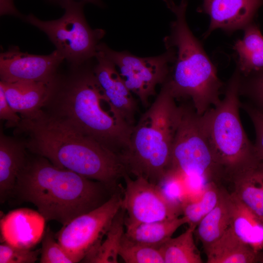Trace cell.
<instances>
[{
	"label": "cell",
	"mask_w": 263,
	"mask_h": 263,
	"mask_svg": "<svg viewBox=\"0 0 263 263\" xmlns=\"http://www.w3.org/2000/svg\"><path fill=\"white\" fill-rule=\"evenodd\" d=\"M182 108L164 83L154 102L134 125L128 148L119 158L128 174L158 185L170 169Z\"/></svg>",
	"instance_id": "5"
},
{
	"label": "cell",
	"mask_w": 263,
	"mask_h": 263,
	"mask_svg": "<svg viewBox=\"0 0 263 263\" xmlns=\"http://www.w3.org/2000/svg\"><path fill=\"white\" fill-rule=\"evenodd\" d=\"M40 249L17 247L3 242L0 245V263H34Z\"/></svg>",
	"instance_id": "30"
},
{
	"label": "cell",
	"mask_w": 263,
	"mask_h": 263,
	"mask_svg": "<svg viewBox=\"0 0 263 263\" xmlns=\"http://www.w3.org/2000/svg\"><path fill=\"white\" fill-rule=\"evenodd\" d=\"M57 78L51 81H0V87L13 109L22 119H28L36 116L44 107Z\"/></svg>",
	"instance_id": "15"
},
{
	"label": "cell",
	"mask_w": 263,
	"mask_h": 263,
	"mask_svg": "<svg viewBox=\"0 0 263 263\" xmlns=\"http://www.w3.org/2000/svg\"><path fill=\"white\" fill-rule=\"evenodd\" d=\"M32 155L19 173L12 194L34 205L46 221L66 225L104 204L116 191L100 182L58 168L45 157Z\"/></svg>",
	"instance_id": "3"
},
{
	"label": "cell",
	"mask_w": 263,
	"mask_h": 263,
	"mask_svg": "<svg viewBox=\"0 0 263 263\" xmlns=\"http://www.w3.org/2000/svg\"><path fill=\"white\" fill-rule=\"evenodd\" d=\"M230 227L243 242L259 253L263 249V216L243 202L234 192H226Z\"/></svg>",
	"instance_id": "17"
},
{
	"label": "cell",
	"mask_w": 263,
	"mask_h": 263,
	"mask_svg": "<svg viewBox=\"0 0 263 263\" xmlns=\"http://www.w3.org/2000/svg\"><path fill=\"white\" fill-rule=\"evenodd\" d=\"M262 5L263 0H203L198 11L208 15L210 19L205 38L217 29L229 33L244 29L253 22Z\"/></svg>",
	"instance_id": "13"
},
{
	"label": "cell",
	"mask_w": 263,
	"mask_h": 263,
	"mask_svg": "<svg viewBox=\"0 0 263 263\" xmlns=\"http://www.w3.org/2000/svg\"><path fill=\"white\" fill-rule=\"evenodd\" d=\"M243 38L233 46L238 56L237 68L243 75L263 68V35L253 22L244 29Z\"/></svg>",
	"instance_id": "20"
},
{
	"label": "cell",
	"mask_w": 263,
	"mask_h": 263,
	"mask_svg": "<svg viewBox=\"0 0 263 263\" xmlns=\"http://www.w3.org/2000/svg\"><path fill=\"white\" fill-rule=\"evenodd\" d=\"M182 115L172 151L171 169L185 177L209 182L223 178L203 128L201 115L190 102L181 104Z\"/></svg>",
	"instance_id": "8"
},
{
	"label": "cell",
	"mask_w": 263,
	"mask_h": 263,
	"mask_svg": "<svg viewBox=\"0 0 263 263\" xmlns=\"http://www.w3.org/2000/svg\"><path fill=\"white\" fill-rule=\"evenodd\" d=\"M23 141L15 136L0 134V200L3 203L13 192L17 177L29 154Z\"/></svg>",
	"instance_id": "18"
},
{
	"label": "cell",
	"mask_w": 263,
	"mask_h": 263,
	"mask_svg": "<svg viewBox=\"0 0 263 263\" xmlns=\"http://www.w3.org/2000/svg\"><path fill=\"white\" fill-rule=\"evenodd\" d=\"M241 75L237 68L225 85L219 104L201 115L203 128L223 178L230 181L260 164L254 144L248 138L240 117Z\"/></svg>",
	"instance_id": "6"
},
{
	"label": "cell",
	"mask_w": 263,
	"mask_h": 263,
	"mask_svg": "<svg viewBox=\"0 0 263 263\" xmlns=\"http://www.w3.org/2000/svg\"><path fill=\"white\" fill-rule=\"evenodd\" d=\"M40 249V263H75L55 237V234L48 226L44 230Z\"/></svg>",
	"instance_id": "29"
},
{
	"label": "cell",
	"mask_w": 263,
	"mask_h": 263,
	"mask_svg": "<svg viewBox=\"0 0 263 263\" xmlns=\"http://www.w3.org/2000/svg\"><path fill=\"white\" fill-rule=\"evenodd\" d=\"M0 118L6 121L7 128H16L21 120V117L8 103L2 88L0 87Z\"/></svg>",
	"instance_id": "32"
},
{
	"label": "cell",
	"mask_w": 263,
	"mask_h": 263,
	"mask_svg": "<svg viewBox=\"0 0 263 263\" xmlns=\"http://www.w3.org/2000/svg\"><path fill=\"white\" fill-rule=\"evenodd\" d=\"M229 227L226 192L222 190L218 204L200 221L194 233L205 249L218 240Z\"/></svg>",
	"instance_id": "23"
},
{
	"label": "cell",
	"mask_w": 263,
	"mask_h": 263,
	"mask_svg": "<svg viewBox=\"0 0 263 263\" xmlns=\"http://www.w3.org/2000/svg\"><path fill=\"white\" fill-rule=\"evenodd\" d=\"M233 192L246 206L263 216V168L260 164L234 176Z\"/></svg>",
	"instance_id": "22"
},
{
	"label": "cell",
	"mask_w": 263,
	"mask_h": 263,
	"mask_svg": "<svg viewBox=\"0 0 263 263\" xmlns=\"http://www.w3.org/2000/svg\"><path fill=\"white\" fill-rule=\"evenodd\" d=\"M98 48L114 64L127 87L145 107L149 106L150 97L156 94L157 85L167 80L174 58L170 47H166L160 55L145 57L114 51L103 43Z\"/></svg>",
	"instance_id": "9"
},
{
	"label": "cell",
	"mask_w": 263,
	"mask_h": 263,
	"mask_svg": "<svg viewBox=\"0 0 263 263\" xmlns=\"http://www.w3.org/2000/svg\"><path fill=\"white\" fill-rule=\"evenodd\" d=\"M53 0L58 2L60 4L61 2L67 1V0ZM80 0L83 1L84 2H90L99 6H103V3L101 0Z\"/></svg>",
	"instance_id": "33"
},
{
	"label": "cell",
	"mask_w": 263,
	"mask_h": 263,
	"mask_svg": "<svg viewBox=\"0 0 263 263\" xmlns=\"http://www.w3.org/2000/svg\"><path fill=\"white\" fill-rule=\"evenodd\" d=\"M84 2L67 0L60 5L64 9L60 18L43 21L32 14L25 20L45 33L56 50L72 68H77L95 58L99 41L105 32L101 29H92L83 13Z\"/></svg>",
	"instance_id": "7"
},
{
	"label": "cell",
	"mask_w": 263,
	"mask_h": 263,
	"mask_svg": "<svg viewBox=\"0 0 263 263\" xmlns=\"http://www.w3.org/2000/svg\"><path fill=\"white\" fill-rule=\"evenodd\" d=\"M261 262L263 263V258L262 260H261Z\"/></svg>",
	"instance_id": "35"
},
{
	"label": "cell",
	"mask_w": 263,
	"mask_h": 263,
	"mask_svg": "<svg viewBox=\"0 0 263 263\" xmlns=\"http://www.w3.org/2000/svg\"><path fill=\"white\" fill-rule=\"evenodd\" d=\"M125 210L121 207L115 216L105 238L91 250L81 262L92 263H118L119 249L125 232Z\"/></svg>",
	"instance_id": "24"
},
{
	"label": "cell",
	"mask_w": 263,
	"mask_h": 263,
	"mask_svg": "<svg viewBox=\"0 0 263 263\" xmlns=\"http://www.w3.org/2000/svg\"><path fill=\"white\" fill-rule=\"evenodd\" d=\"M195 228L188 226L183 233L170 238L159 248L165 263H202L200 252L194 242Z\"/></svg>",
	"instance_id": "25"
},
{
	"label": "cell",
	"mask_w": 263,
	"mask_h": 263,
	"mask_svg": "<svg viewBox=\"0 0 263 263\" xmlns=\"http://www.w3.org/2000/svg\"><path fill=\"white\" fill-rule=\"evenodd\" d=\"M204 250L207 263H253L259 259L258 253L240 240L230 227Z\"/></svg>",
	"instance_id": "19"
},
{
	"label": "cell",
	"mask_w": 263,
	"mask_h": 263,
	"mask_svg": "<svg viewBox=\"0 0 263 263\" xmlns=\"http://www.w3.org/2000/svg\"><path fill=\"white\" fill-rule=\"evenodd\" d=\"M93 72L104 94L113 106L131 125H134L137 102L121 77L114 64L97 47Z\"/></svg>",
	"instance_id": "14"
},
{
	"label": "cell",
	"mask_w": 263,
	"mask_h": 263,
	"mask_svg": "<svg viewBox=\"0 0 263 263\" xmlns=\"http://www.w3.org/2000/svg\"><path fill=\"white\" fill-rule=\"evenodd\" d=\"M167 7L174 14L170 34L164 39L165 47L174 52V58L165 83L176 100H190L199 115L221 102L225 85L200 41L190 30L186 18L187 0L173 1Z\"/></svg>",
	"instance_id": "4"
},
{
	"label": "cell",
	"mask_w": 263,
	"mask_h": 263,
	"mask_svg": "<svg viewBox=\"0 0 263 263\" xmlns=\"http://www.w3.org/2000/svg\"><path fill=\"white\" fill-rule=\"evenodd\" d=\"M14 134L32 154L114 191L128 174L118 155L43 109L32 118H21Z\"/></svg>",
	"instance_id": "1"
},
{
	"label": "cell",
	"mask_w": 263,
	"mask_h": 263,
	"mask_svg": "<svg viewBox=\"0 0 263 263\" xmlns=\"http://www.w3.org/2000/svg\"><path fill=\"white\" fill-rule=\"evenodd\" d=\"M164 0V1L166 2V3H167V2H168L170 1H171V0Z\"/></svg>",
	"instance_id": "34"
},
{
	"label": "cell",
	"mask_w": 263,
	"mask_h": 263,
	"mask_svg": "<svg viewBox=\"0 0 263 263\" xmlns=\"http://www.w3.org/2000/svg\"><path fill=\"white\" fill-rule=\"evenodd\" d=\"M187 224L186 218L173 219L145 223L125 228V235L130 240L158 248L171 238L173 233L182 225Z\"/></svg>",
	"instance_id": "21"
},
{
	"label": "cell",
	"mask_w": 263,
	"mask_h": 263,
	"mask_svg": "<svg viewBox=\"0 0 263 263\" xmlns=\"http://www.w3.org/2000/svg\"><path fill=\"white\" fill-rule=\"evenodd\" d=\"M119 256L126 263H165L158 248L133 242L122 237Z\"/></svg>",
	"instance_id": "27"
},
{
	"label": "cell",
	"mask_w": 263,
	"mask_h": 263,
	"mask_svg": "<svg viewBox=\"0 0 263 263\" xmlns=\"http://www.w3.org/2000/svg\"><path fill=\"white\" fill-rule=\"evenodd\" d=\"M123 188L122 186L104 204L75 217L55 234L75 263L81 262L105 236L122 207Z\"/></svg>",
	"instance_id": "10"
},
{
	"label": "cell",
	"mask_w": 263,
	"mask_h": 263,
	"mask_svg": "<svg viewBox=\"0 0 263 263\" xmlns=\"http://www.w3.org/2000/svg\"><path fill=\"white\" fill-rule=\"evenodd\" d=\"M45 221L38 211L30 209L10 211L0 220L1 238L12 245L32 248L42 239Z\"/></svg>",
	"instance_id": "16"
},
{
	"label": "cell",
	"mask_w": 263,
	"mask_h": 263,
	"mask_svg": "<svg viewBox=\"0 0 263 263\" xmlns=\"http://www.w3.org/2000/svg\"><path fill=\"white\" fill-rule=\"evenodd\" d=\"M122 207L125 210V228L138 224L164 221L178 217L182 209L165 197L158 185L137 177L132 179L126 174L123 177Z\"/></svg>",
	"instance_id": "11"
},
{
	"label": "cell",
	"mask_w": 263,
	"mask_h": 263,
	"mask_svg": "<svg viewBox=\"0 0 263 263\" xmlns=\"http://www.w3.org/2000/svg\"><path fill=\"white\" fill-rule=\"evenodd\" d=\"M64 60L56 50L48 55H35L13 47L0 54V81H53L57 77V69Z\"/></svg>",
	"instance_id": "12"
},
{
	"label": "cell",
	"mask_w": 263,
	"mask_h": 263,
	"mask_svg": "<svg viewBox=\"0 0 263 263\" xmlns=\"http://www.w3.org/2000/svg\"><path fill=\"white\" fill-rule=\"evenodd\" d=\"M240 107L246 112L254 126L256 136L254 145L260 164L263 168V114L244 101L241 102Z\"/></svg>",
	"instance_id": "31"
},
{
	"label": "cell",
	"mask_w": 263,
	"mask_h": 263,
	"mask_svg": "<svg viewBox=\"0 0 263 263\" xmlns=\"http://www.w3.org/2000/svg\"><path fill=\"white\" fill-rule=\"evenodd\" d=\"M239 94L245 98L244 102L263 114V68L246 75L241 74Z\"/></svg>",
	"instance_id": "28"
},
{
	"label": "cell",
	"mask_w": 263,
	"mask_h": 263,
	"mask_svg": "<svg viewBox=\"0 0 263 263\" xmlns=\"http://www.w3.org/2000/svg\"><path fill=\"white\" fill-rule=\"evenodd\" d=\"M215 182L207 184L201 196L196 200L187 199L182 206V211L189 226L196 228L200 221L218 204L222 193Z\"/></svg>",
	"instance_id": "26"
},
{
	"label": "cell",
	"mask_w": 263,
	"mask_h": 263,
	"mask_svg": "<svg viewBox=\"0 0 263 263\" xmlns=\"http://www.w3.org/2000/svg\"><path fill=\"white\" fill-rule=\"evenodd\" d=\"M85 64L72 68L66 79L58 78L45 111L119 157L129 146L134 125L111 103L93 69Z\"/></svg>",
	"instance_id": "2"
}]
</instances>
